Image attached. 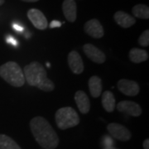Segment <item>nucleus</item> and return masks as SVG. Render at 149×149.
Masks as SVG:
<instances>
[{
  "mask_svg": "<svg viewBox=\"0 0 149 149\" xmlns=\"http://www.w3.org/2000/svg\"><path fill=\"white\" fill-rule=\"evenodd\" d=\"M30 128L34 138L44 149H55L59 145L58 135L52 125L43 117L37 116L30 122Z\"/></svg>",
  "mask_w": 149,
  "mask_h": 149,
  "instance_id": "1",
  "label": "nucleus"
},
{
  "mask_svg": "<svg viewBox=\"0 0 149 149\" xmlns=\"http://www.w3.org/2000/svg\"><path fill=\"white\" fill-rule=\"evenodd\" d=\"M24 76L28 85L35 86L38 89L46 92L52 91L55 89V85L47 78V70L39 62L33 61L24 67Z\"/></svg>",
  "mask_w": 149,
  "mask_h": 149,
  "instance_id": "2",
  "label": "nucleus"
},
{
  "mask_svg": "<svg viewBox=\"0 0 149 149\" xmlns=\"http://www.w3.org/2000/svg\"><path fill=\"white\" fill-rule=\"evenodd\" d=\"M0 76L13 87H22L25 83L21 67L14 61H8L0 66Z\"/></svg>",
  "mask_w": 149,
  "mask_h": 149,
  "instance_id": "3",
  "label": "nucleus"
},
{
  "mask_svg": "<svg viewBox=\"0 0 149 149\" xmlns=\"http://www.w3.org/2000/svg\"><path fill=\"white\" fill-rule=\"evenodd\" d=\"M56 123L60 129H68L80 123V117L77 112L71 107L61 108L56 113Z\"/></svg>",
  "mask_w": 149,
  "mask_h": 149,
  "instance_id": "4",
  "label": "nucleus"
},
{
  "mask_svg": "<svg viewBox=\"0 0 149 149\" xmlns=\"http://www.w3.org/2000/svg\"><path fill=\"white\" fill-rule=\"evenodd\" d=\"M107 129L113 139H118L122 142H126L130 140L132 134L126 127L122 124L112 123L107 126Z\"/></svg>",
  "mask_w": 149,
  "mask_h": 149,
  "instance_id": "5",
  "label": "nucleus"
},
{
  "mask_svg": "<svg viewBox=\"0 0 149 149\" xmlns=\"http://www.w3.org/2000/svg\"><path fill=\"white\" fill-rule=\"evenodd\" d=\"M27 17L33 24V26L37 29L44 30L47 27L48 23L47 17L43 14L42 11L38 10L37 8L29 9L27 12Z\"/></svg>",
  "mask_w": 149,
  "mask_h": 149,
  "instance_id": "6",
  "label": "nucleus"
},
{
  "mask_svg": "<svg viewBox=\"0 0 149 149\" xmlns=\"http://www.w3.org/2000/svg\"><path fill=\"white\" fill-rule=\"evenodd\" d=\"M118 89L123 95L128 96H135L139 93V85L134 80H128L126 79L120 80L117 84Z\"/></svg>",
  "mask_w": 149,
  "mask_h": 149,
  "instance_id": "7",
  "label": "nucleus"
},
{
  "mask_svg": "<svg viewBox=\"0 0 149 149\" xmlns=\"http://www.w3.org/2000/svg\"><path fill=\"white\" fill-rule=\"evenodd\" d=\"M83 50L85 55L91 59L92 61L95 62L97 64H102L106 60V56L104 53L101 52L99 48L93 46L92 44L87 43L84 45Z\"/></svg>",
  "mask_w": 149,
  "mask_h": 149,
  "instance_id": "8",
  "label": "nucleus"
},
{
  "mask_svg": "<svg viewBox=\"0 0 149 149\" xmlns=\"http://www.w3.org/2000/svg\"><path fill=\"white\" fill-rule=\"evenodd\" d=\"M84 29L88 35H90L94 38H101L104 34V27L101 25V23L98 19L95 18H93L86 22L84 26Z\"/></svg>",
  "mask_w": 149,
  "mask_h": 149,
  "instance_id": "9",
  "label": "nucleus"
},
{
  "mask_svg": "<svg viewBox=\"0 0 149 149\" xmlns=\"http://www.w3.org/2000/svg\"><path fill=\"white\" fill-rule=\"evenodd\" d=\"M117 109L119 112L126 113L131 116L139 117L142 114V109L139 104L133 101L123 100L117 104Z\"/></svg>",
  "mask_w": 149,
  "mask_h": 149,
  "instance_id": "10",
  "label": "nucleus"
},
{
  "mask_svg": "<svg viewBox=\"0 0 149 149\" xmlns=\"http://www.w3.org/2000/svg\"><path fill=\"white\" fill-rule=\"evenodd\" d=\"M68 64L74 74H80L84 71V63L80 54L75 51L70 52L68 55Z\"/></svg>",
  "mask_w": 149,
  "mask_h": 149,
  "instance_id": "11",
  "label": "nucleus"
},
{
  "mask_svg": "<svg viewBox=\"0 0 149 149\" xmlns=\"http://www.w3.org/2000/svg\"><path fill=\"white\" fill-rule=\"evenodd\" d=\"M62 11L65 17L70 22H74L77 17V6L74 0H64Z\"/></svg>",
  "mask_w": 149,
  "mask_h": 149,
  "instance_id": "12",
  "label": "nucleus"
},
{
  "mask_svg": "<svg viewBox=\"0 0 149 149\" xmlns=\"http://www.w3.org/2000/svg\"><path fill=\"white\" fill-rule=\"evenodd\" d=\"M74 101L80 112L84 114L89 113L91 109V101L85 92L82 91H77L74 95Z\"/></svg>",
  "mask_w": 149,
  "mask_h": 149,
  "instance_id": "13",
  "label": "nucleus"
},
{
  "mask_svg": "<svg viewBox=\"0 0 149 149\" xmlns=\"http://www.w3.org/2000/svg\"><path fill=\"white\" fill-rule=\"evenodd\" d=\"M113 18L118 25H119L120 27L123 28H128V27H132L136 22V19L133 16L129 15L128 13L123 11L116 12L113 16Z\"/></svg>",
  "mask_w": 149,
  "mask_h": 149,
  "instance_id": "14",
  "label": "nucleus"
},
{
  "mask_svg": "<svg viewBox=\"0 0 149 149\" xmlns=\"http://www.w3.org/2000/svg\"><path fill=\"white\" fill-rule=\"evenodd\" d=\"M89 89L92 97L98 98L101 95L102 83L101 79L96 75L91 76L89 80Z\"/></svg>",
  "mask_w": 149,
  "mask_h": 149,
  "instance_id": "15",
  "label": "nucleus"
},
{
  "mask_svg": "<svg viewBox=\"0 0 149 149\" xmlns=\"http://www.w3.org/2000/svg\"><path fill=\"white\" fill-rule=\"evenodd\" d=\"M129 59L134 63H141L148 59V54L145 50L133 48L129 52Z\"/></svg>",
  "mask_w": 149,
  "mask_h": 149,
  "instance_id": "16",
  "label": "nucleus"
},
{
  "mask_svg": "<svg viewBox=\"0 0 149 149\" xmlns=\"http://www.w3.org/2000/svg\"><path fill=\"white\" fill-rule=\"evenodd\" d=\"M102 105L104 107V109L109 113H111L114 110L115 99L112 92L110 91L104 92L102 95Z\"/></svg>",
  "mask_w": 149,
  "mask_h": 149,
  "instance_id": "17",
  "label": "nucleus"
},
{
  "mask_svg": "<svg viewBox=\"0 0 149 149\" xmlns=\"http://www.w3.org/2000/svg\"><path fill=\"white\" fill-rule=\"evenodd\" d=\"M0 149H22L20 146L10 137L0 134Z\"/></svg>",
  "mask_w": 149,
  "mask_h": 149,
  "instance_id": "18",
  "label": "nucleus"
},
{
  "mask_svg": "<svg viewBox=\"0 0 149 149\" xmlns=\"http://www.w3.org/2000/svg\"><path fill=\"white\" fill-rule=\"evenodd\" d=\"M133 14L136 17L141 19H148L149 18V8L148 6L144 4H137L132 9Z\"/></svg>",
  "mask_w": 149,
  "mask_h": 149,
  "instance_id": "19",
  "label": "nucleus"
},
{
  "mask_svg": "<svg viewBox=\"0 0 149 149\" xmlns=\"http://www.w3.org/2000/svg\"><path fill=\"white\" fill-rule=\"evenodd\" d=\"M139 43L142 47H148L149 45V31H144L139 38Z\"/></svg>",
  "mask_w": 149,
  "mask_h": 149,
  "instance_id": "20",
  "label": "nucleus"
},
{
  "mask_svg": "<svg viewBox=\"0 0 149 149\" xmlns=\"http://www.w3.org/2000/svg\"><path fill=\"white\" fill-rule=\"evenodd\" d=\"M103 143H104V148H105V147H112V145L113 144V140L111 139V138H109V137H108V136L104 138Z\"/></svg>",
  "mask_w": 149,
  "mask_h": 149,
  "instance_id": "21",
  "label": "nucleus"
},
{
  "mask_svg": "<svg viewBox=\"0 0 149 149\" xmlns=\"http://www.w3.org/2000/svg\"><path fill=\"white\" fill-rule=\"evenodd\" d=\"M61 23L58 21H52L51 22V24H50V27H52V28H53V27H61Z\"/></svg>",
  "mask_w": 149,
  "mask_h": 149,
  "instance_id": "22",
  "label": "nucleus"
},
{
  "mask_svg": "<svg viewBox=\"0 0 149 149\" xmlns=\"http://www.w3.org/2000/svg\"><path fill=\"white\" fill-rule=\"evenodd\" d=\"M143 149H149V140L146 139L143 142Z\"/></svg>",
  "mask_w": 149,
  "mask_h": 149,
  "instance_id": "23",
  "label": "nucleus"
},
{
  "mask_svg": "<svg viewBox=\"0 0 149 149\" xmlns=\"http://www.w3.org/2000/svg\"><path fill=\"white\" fill-rule=\"evenodd\" d=\"M13 27H14V28L16 29L17 32H19V31L21 32L22 30V27H18V26H17V25H16V24H14V25H13Z\"/></svg>",
  "mask_w": 149,
  "mask_h": 149,
  "instance_id": "24",
  "label": "nucleus"
},
{
  "mask_svg": "<svg viewBox=\"0 0 149 149\" xmlns=\"http://www.w3.org/2000/svg\"><path fill=\"white\" fill-rule=\"evenodd\" d=\"M23 2H27V3H35V2H37L39 0H22Z\"/></svg>",
  "mask_w": 149,
  "mask_h": 149,
  "instance_id": "25",
  "label": "nucleus"
},
{
  "mask_svg": "<svg viewBox=\"0 0 149 149\" xmlns=\"http://www.w3.org/2000/svg\"><path fill=\"white\" fill-rule=\"evenodd\" d=\"M103 149H118V148H114V147H113V146H112V147H105V148H104Z\"/></svg>",
  "mask_w": 149,
  "mask_h": 149,
  "instance_id": "26",
  "label": "nucleus"
},
{
  "mask_svg": "<svg viewBox=\"0 0 149 149\" xmlns=\"http://www.w3.org/2000/svg\"><path fill=\"white\" fill-rule=\"evenodd\" d=\"M4 2H5V0H0V6L3 5L4 3Z\"/></svg>",
  "mask_w": 149,
  "mask_h": 149,
  "instance_id": "27",
  "label": "nucleus"
}]
</instances>
